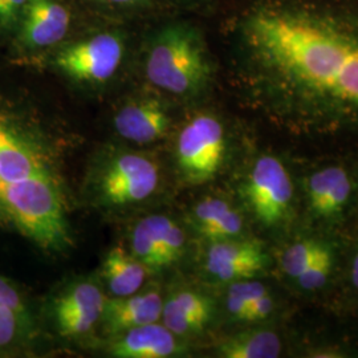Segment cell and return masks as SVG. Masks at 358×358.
<instances>
[{
	"instance_id": "obj_1",
	"label": "cell",
	"mask_w": 358,
	"mask_h": 358,
	"mask_svg": "<svg viewBox=\"0 0 358 358\" xmlns=\"http://www.w3.org/2000/svg\"><path fill=\"white\" fill-rule=\"evenodd\" d=\"M256 80L282 120L358 125V7L325 0H268L242 23Z\"/></svg>"
},
{
	"instance_id": "obj_2",
	"label": "cell",
	"mask_w": 358,
	"mask_h": 358,
	"mask_svg": "<svg viewBox=\"0 0 358 358\" xmlns=\"http://www.w3.org/2000/svg\"><path fill=\"white\" fill-rule=\"evenodd\" d=\"M0 226L48 251H62L71 242L63 194L48 155L36 140L4 118H0Z\"/></svg>"
},
{
	"instance_id": "obj_3",
	"label": "cell",
	"mask_w": 358,
	"mask_h": 358,
	"mask_svg": "<svg viewBox=\"0 0 358 358\" xmlns=\"http://www.w3.org/2000/svg\"><path fill=\"white\" fill-rule=\"evenodd\" d=\"M211 75L202 40L186 27H171L159 34L146 59V76L159 90L192 96L205 88Z\"/></svg>"
},
{
	"instance_id": "obj_4",
	"label": "cell",
	"mask_w": 358,
	"mask_h": 358,
	"mask_svg": "<svg viewBox=\"0 0 358 358\" xmlns=\"http://www.w3.org/2000/svg\"><path fill=\"white\" fill-rule=\"evenodd\" d=\"M159 167L148 155L117 153L103 162L96 177L99 201L109 207L137 205L159 187Z\"/></svg>"
},
{
	"instance_id": "obj_5",
	"label": "cell",
	"mask_w": 358,
	"mask_h": 358,
	"mask_svg": "<svg viewBox=\"0 0 358 358\" xmlns=\"http://www.w3.org/2000/svg\"><path fill=\"white\" fill-rule=\"evenodd\" d=\"M226 136L215 115H196L180 129L177 141V165L192 185H202L217 176L223 164Z\"/></svg>"
},
{
	"instance_id": "obj_6",
	"label": "cell",
	"mask_w": 358,
	"mask_h": 358,
	"mask_svg": "<svg viewBox=\"0 0 358 358\" xmlns=\"http://www.w3.org/2000/svg\"><path fill=\"white\" fill-rule=\"evenodd\" d=\"M244 195L259 222L266 226L280 223L289 213L294 195L289 174L280 159L260 157L245 182Z\"/></svg>"
},
{
	"instance_id": "obj_7",
	"label": "cell",
	"mask_w": 358,
	"mask_h": 358,
	"mask_svg": "<svg viewBox=\"0 0 358 358\" xmlns=\"http://www.w3.org/2000/svg\"><path fill=\"white\" fill-rule=\"evenodd\" d=\"M122 57L121 40L103 34L66 47L56 56L55 64L71 78L99 84L115 76Z\"/></svg>"
},
{
	"instance_id": "obj_8",
	"label": "cell",
	"mask_w": 358,
	"mask_h": 358,
	"mask_svg": "<svg viewBox=\"0 0 358 358\" xmlns=\"http://www.w3.org/2000/svg\"><path fill=\"white\" fill-rule=\"evenodd\" d=\"M262 244L254 241H217L207 250L205 268L220 282L251 279L267 266Z\"/></svg>"
},
{
	"instance_id": "obj_9",
	"label": "cell",
	"mask_w": 358,
	"mask_h": 358,
	"mask_svg": "<svg viewBox=\"0 0 358 358\" xmlns=\"http://www.w3.org/2000/svg\"><path fill=\"white\" fill-rule=\"evenodd\" d=\"M105 301L94 282H76L55 300L53 315L59 332L69 337L90 332L101 320Z\"/></svg>"
},
{
	"instance_id": "obj_10",
	"label": "cell",
	"mask_w": 358,
	"mask_h": 358,
	"mask_svg": "<svg viewBox=\"0 0 358 358\" xmlns=\"http://www.w3.org/2000/svg\"><path fill=\"white\" fill-rule=\"evenodd\" d=\"M71 26V13L55 0H29L23 11L22 38L27 45L45 48L60 43Z\"/></svg>"
},
{
	"instance_id": "obj_11",
	"label": "cell",
	"mask_w": 358,
	"mask_h": 358,
	"mask_svg": "<svg viewBox=\"0 0 358 358\" xmlns=\"http://www.w3.org/2000/svg\"><path fill=\"white\" fill-rule=\"evenodd\" d=\"M164 300L157 289L105 301L101 320L106 331L121 334L131 328L157 322L162 317Z\"/></svg>"
},
{
	"instance_id": "obj_12",
	"label": "cell",
	"mask_w": 358,
	"mask_h": 358,
	"mask_svg": "<svg viewBox=\"0 0 358 358\" xmlns=\"http://www.w3.org/2000/svg\"><path fill=\"white\" fill-rule=\"evenodd\" d=\"M182 350L177 334L157 322L117 334L110 355L120 358H167Z\"/></svg>"
},
{
	"instance_id": "obj_13",
	"label": "cell",
	"mask_w": 358,
	"mask_h": 358,
	"mask_svg": "<svg viewBox=\"0 0 358 358\" xmlns=\"http://www.w3.org/2000/svg\"><path fill=\"white\" fill-rule=\"evenodd\" d=\"M165 108L154 100H142L125 105L115 117L117 133L134 143H152L165 136L169 129Z\"/></svg>"
},
{
	"instance_id": "obj_14",
	"label": "cell",
	"mask_w": 358,
	"mask_h": 358,
	"mask_svg": "<svg viewBox=\"0 0 358 358\" xmlns=\"http://www.w3.org/2000/svg\"><path fill=\"white\" fill-rule=\"evenodd\" d=\"M307 190L308 201L315 214L322 217H337L349 201L352 182L345 169L325 167L308 179Z\"/></svg>"
},
{
	"instance_id": "obj_15",
	"label": "cell",
	"mask_w": 358,
	"mask_h": 358,
	"mask_svg": "<svg viewBox=\"0 0 358 358\" xmlns=\"http://www.w3.org/2000/svg\"><path fill=\"white\" fill-rule=\"evenodd\" d=\"M211 316V300L205 294L187 289L171 294L162 308L164 325L177 336L202 331Z\"/></svg>"
},
{
	"instance_id": "obj_16",
	"label": "cell",
	"mask_w": 358,
	"mask_h": 358,
	"mask_svg": "<svg viewBox=\"0 0 358 358\" xmlns=\"http://www.w3.org/2000/svg\"><path fill=\"white\" fill-rule=\"evenodd\" d=\"M190 219L195 230L211 242L235 239L244 230L241 213L220 198H205L198 202Z\"/></svg>"
},
{
	"instance_id": "obj_17",
	"label": "cell",
	"mask_w": 358,
	"mask_h": 358,
	"mask_svg": "<svg viewBox=\"0 0 358 358\" xmlns=\"http://www.w3.org/2000/svg\"><path fill=\"white\" fill-rule=\"evenodd\" d=\"M148 271L141 262L125 250L112 248L103 260V279L115 297H124L140 291Z\"/></svg>"
},
{
	"instance_id": "obj_18",
	"label": "cell",
	"mask_w": 358,
	"mask_h": 358,
	"mask_svg": "<svg viewBox=\"0 0 358 358\" xmlns=\"http://www.w3.org/2000/svg\"><path fill=\"white\" fill-rule=\"evenodd\" d=\"M280 352L279 336L268 329L238 333L219 345L220 356L226 358H276Z\"/></svg>"
},
{
	"instance_id": "obj_19",
	"label": "cell",
	"mask_w": 358,
	"mask_h": 358,
	"mask_svg": "<svg viewBox=\"0 0 358 358\" xmlns=\"http://www.w3.org/2000/svg\"><path fill=\"white\" fill-rule=\"evenodd\" d=\"M158 248L161 268L174 264L185 251V232L173 219L166 215H152L145 217Z\"/></svg>"
},
{
	"instance_id": "obj_20",
	"label": "cell",
	"mask_w": 358,
	"mask_h": 358,
	"mask_svg": "<svg viewBox=\"0 0 358 358\" xmlns=\"http://www.w3.org/2000/svg\"><path fill=\"white\" fill-rule=\"evenodd\" d=\"M327 247V244L313 239L300 241L289 245L280 257V266L284 273L296 280Z\"/></svg>"
},
{
	"instance_id": "obj_21",
	"label": "cell",
	"mask_w": 358,
	"mask_h": 358,
	"mask_svg": "<svg viewBox=\"0 0 358 358\" xmlns=\"http://www.w3.org/2000/svg\"><path fill=\"white\" fill-rule=\"evenodd\" d=\"M267 294H269L268 289L262 282L244 280L234 282L229 288L226 299L227 310L234 319L244 321L248 307Z\"/></svg>"
},
{
	"instance_id": "obj_22",
	"label": "cell",
	"mask_w": 358,
	"mask_h": 358,
	"mask_svg": "<svg viewBox=\"0 0 358 358\" xmlns=\"http://www.w3.org/2000/svg\"><path fill=\"white\" fill-rule=\"evenodd\" d=\"M332 251L329 247H327L296 280L301 285V288L308 291L319 289L328 280L332 271Z\"/></svg>"
},
{
	"instance_id": "obj_23",
	"label": "cell",
	"mask_w": 358,
	"mask_h": 358,
	"mask_svg": "<svg viewBox=\"0 0 358 358\" xmlns=\"http://www.w3.org/2000/svg\"><path fill=\"white\" fill-rule=\"evenodd\" d=\"M27 313L0 306V349L11 345L26 325Z\"/></svg>"
},
{
	"instance_id": "obj_24",
	"label": "cell",
	"mask_w": 358,
	"mask_h": 358,
	"mask_svg": "<svg viewBox=\"0 0 358 358\" xmlns=\"http://www.w3.org/2000/svg\"><path fill=\"white\" fill-rule=\"evenodd\" d=\"M29 0H0V26L8 27L23 13Z\"/></svg>"
},
{
	"instance_id": "obj_25",
	"label": "cell",
	"mask_w": 358,
	"mask_h": 358,
	"mask_svg": "<svg viewBox=\"0 0 358 358\" xmlns=\"http://www.w3.org/2000/svg\"><path fill=\"white\" fill-rule=\"evenodd\" d=\"M0 306L13 308L19 312L27 313L26 307L19 292L13 284L0 276Z\"/></svg>"
},
{
	"instance_id": "obj_26",
	"label": "cell",
	"mask_w": 358,
	"mask_h": 358,
	"mask_svg": "<svg viewBox=\"0 0 358 358\" xmlns=\"http://www.w3.org/2000/svg\"><path fill=\"white\" fill-rule=\"evenodd\" d=\"M273 299L271 294H264L255 303H252L248 309L244 321H262L267 319L269 315L273 312Z\"/></svg>"
},
{
	"instance_id": "obj_27",
	"label": "cell",
	"mask_w": 358,
	"mask_h": 358,
	"mask_svg": "<svg viewBox=\"0 0 358 358\" xmlns=\"http://www.w3.org/2000/svg\"><path fill=\"white\" fill-rule=\"evenodd\" d=\"M350 278L353 285L358 289V252L355 255L353 263H352V271H350Z\"/></svg>"
},
{
	"instance_id": "obj_28",
	"label": "cell",
	"mask_w": 358,
	"mask_h": 358,
	"mask_svg": "<svg viewBox=\"0 0 358 358\" xmlns=\"http://www.w3.org/2000/svg\"><path fill=\"white\" fill-rule=\"evenodd\" d=\"M105 1H109V3H130V1H134V0H105Z\"/></svg>"
}]
</instances>
